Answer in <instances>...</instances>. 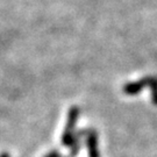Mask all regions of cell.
<instances>
[{"label": "cell", "instance_id": "obj_4", "mask_svg": "<svg viewBox=\"0 0 157 157\" xmlns=\"http://www.w3.org/2000/svg\"><path fill=\"white\" fill-rule=\"evenodd\" d=\"M147 83H148L147 79H142V80H139L136 83H128L122 87V91H124V93L128 95H135L146 86Z\"/></svg>", "mask_w": 157, "mask_h": 157}, {"label": "cell", "instance_id": "obj_1", "mask_svg": "<svg viewBox=\"0 0 157 157\" xmlns=\"http://www.w3.org/2000/svg\"><path fill=\"white\" fill-rule=\"evenodd\" d=\"M80 117V108L78 106H72L70 108V111L67 113V124L62 134V144L64 147H70L75 139V128L77 126L78 119Z\"/></svg>", "mask_w": 157, "mask_h": 157}, {"label": "cell", "instance_id": "obj_5", "mask_svg": "<svg viewBox=\"0 0 157 157\" xmlns=\"http://www.w3.org/2000/svg\"><path fill=\"white\" fill-rule=\"evenodd\" d=\"M151 89H152V100L155 104H157V80L152 79L151 80Z\"/></svg>", "mask_w": 157, "mask_h": 157}, {"label": "cell", "instance_id": "obj_2", "mask_svg": "<svg viewBox=\"0 0 157 157\" xmlns=\"http://www.w3.org/2000/svg\"><path fill=\"white\" fill-rule=\"evenodd\" d=\"M85 139H86V148H87L89 157H100L98 133L94 129L89 128V132H87V135H86Z\"/></svg>", "mask_w": 157, "mask_h": 157}, {"label": "cell", "instance_id": "obj_3", "mask_svg": "<svg viewBox=\"0 0 157 157\" xmlns=\"http://www.w3.org/2000/svg\"><path fill=\"white\" fill-rule=\"evenodd\" d=\"M87 132H89V128L87 129H80L78 130L76 135H75V139H73L72 143H71V146L69 147L70 148V155L72 157H76L78 155L79 150H80V144H82V137H86V135H87Z\"/></svg>", "mask_w": 157, "mask_h": 157}, {"label": "cell", "instance_id": "obj_7", "mask_svg": "<svg viewBox=\"0 0 157 157\" xmlns=\"http://www.w3.org/2000/svg\"><path fill=\"white\" fill-rule=\"evenodd\" d=\"M0 157H11V156H10L8 152H1V154H0Z\"/></svg>", "mask_w": 157, "mask_h": 157}, {"label": "cell", "instance_id": "obj_6", "mask_svg": "<svg viewBox=\"0 0 157 157\" xmlns=\"http://www.w3.org/2000/svg\"><path fill=\"white\" fill-rule=\"evenodd\" d=\"M44 157H62V156H61L59 151H57V150H51V151L48 152Z\"/></svg>", "mask_w": 157, "mask_h": 157}]
</instances>
